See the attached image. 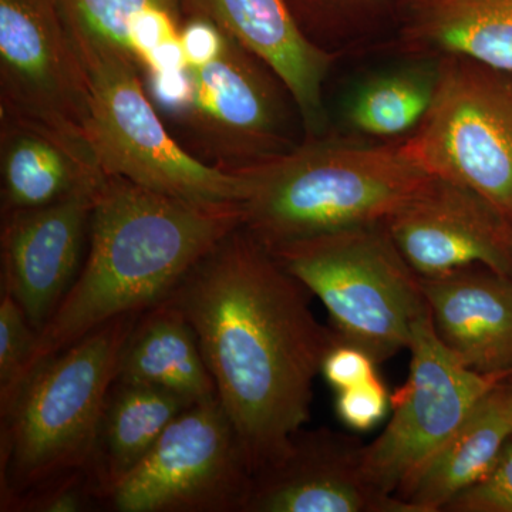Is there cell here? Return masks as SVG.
Returning <instances> with one entry per match:
<instances>
[{"label": "cell", "mask_w": 512, "mask_h": 512, "mask_svg": "<svg viewBox=\"0 0 512 512\" xmlns=\"http://www.w3.org/2000/svg\"><path fill=\"white\" fill-rule=\"evenodd\" d=\"M312 296L241 227L165 299L194 329L254 473L284 456L311 419L313 383L338 342L313 315Z\"/></svg>", "instance_id": "1"}, {"label": "cell", "mask_w": 512, "mask_h": 512, "mask_svg": "<svg viewBox=\"0 0 512 512\" xmlns=\"http://www.w3.org/2000/svg\"><path fill=\"white\" fill-rule=\"evenodd\" d=\"M242 220V205L194 204L106 175L86 262L37 336L28 375L104 323L164 302Z\"/></svg>", "instance_id": "2"}, {"label": "cell", "mask_w": 512, "mask_h": 512, "mask_svg": "<svg viewBox=\"0 0 512 512\" xmlns=\"http://www.w3.org/2000/svg\"><path fill=\"white\" fill-rule=\"evenodd\" d=\"M242 228L269 251L382 224L433 175L402 146L311 141L247 167Z\"/></svg>", "instance_id": "3"}, {"label": "cell", "mask_w": 512, "mask_h": 512, "mask_svg": "<svg viewBox=\"0 0 512 512\" xmlns=\"http://www.w3.org/2000/svg\"><path fill=\"white\" fill-rule=\"evenodd\" d=\"M140 316L110 320L43 360L0 406V510L86 471L121 352Z\"/></svg>", "instance_id": "4"}, {"label": "cell", "mask_w": 512, "mask_h": 512, "mask_svg": "<svg viewBox=\"0 0 512 512\" xmlns=\"http://www.w3.org/2000/svg\"><path fill=\"white\" fill-rule=\"evenodd\" d=\"M271 254L325 305L336 338L377 363L409 350L414 328L429 313L420 276L384 222L293 242Z\"/></svg>", "instance_id": "5"}, {"label": "cell", "mask_w": 512, "mask_h": 512, "mask_svg": "<svg viewBox=\"0 0 512 512\" xmlns=\"http://www.w3.org/2000/svg\"><path fill=\"white\" fill-rule=\"evenodd\" d=\"M72 42L89 87V143L104 175L194 204L242 205L247 175L241 168L201 163L170 136L133 59Z\"/></svg>", "instance_id": "6"}, {"label": "cell", "mask_w": 512, "mask_h": 512, "mask_svg": "<svg viewBox=\"0 0 512 512\" xmlns=\"http://www.w3.org/2000/svg\"><path fill=\"white\" fill-rule=\"evenodd\" d=\"M404 150L433 177L466 185L512 217V80L456 59Z\"/></svg>", "instance_id": "7"}, {"label": "cell", "mask_w": 512, "mask_h": 512, "mask_svg": "<svg viewBox=\"0 0 512 512\" xmlns=\"http://www.w3.org/2000/svg\"><path fill=\"white\" fill-rule=\"evenodd\" d=\"M254 468L218 397L178 414L106 498L117 512H244Z\"/></svg>", "instance_id": "8"}, {"label": "cell", "mask_w": 512, "mask_h": 512, "mask_svg": "<svg viewBox=\"0 0 512 512\" xmlns=\"http://www.w3.org/2000/svg\"><path fill=\"white\" fill-rule=\"evenodd\" d=\"M0 87L2 114L45 128L99 167L86 72L59 0H0Z\"/></svg>", "instance_id": "9"}, {"label": "cell", "mask_w": 512, "mask_h": 512, "mask_svg": "<svg viewBox=\"0 0 512 512\" xmlns=\"http://www.w3.org/2000/svg\"><path fill=\"white\" fill-rule=\"evenodd\" d=\"M409 350V377L390 397L392 419L366 444L363 460L370 483L394 495L453 436L485 394L512 377L483 375L464 366L441 343L430 312L414 328Z\"/></svg>", "instance_id": "10"}, {"label": "cell", "mask_w": 512, "mask_h": 512, "mask_svg": "<svg viewBox=\"0 0 512 512\" xmlns=\"http://www.w3.org/2000/svg\"><path fill=\"white\" fill-rule=\"evenodd\" d=\"M384 225L420 279L468 266L512 279V217L466 185L431 177Z\"/></svg>", "instance_id": "11"}, {"label": "cell", "mask_w": 512, "mask_h": 512, "mask_svg": "<svg viewBox=\"0 0 512 512\" xmlns=\"http://www.w3.org/2000/svg\"><path fill=\"white\" fill-rule=\"evenodd\" d=\"M365 446L326 427L299 430L284 456L255 473L244 512H417L370 483Z\"/></svg>", "instance_id": "12"}, {"label": "cell", "mask_w": 512, "mask_h": 512, "mask_svg": "<svg viewBox=\"0 0 512 512\" xmlns=\"http://www.w3.org/2000/svg\"><path fill=\"white\" fill-rule=\"evenodd\" d=\"M100 185L45 207L2 214V286L37 333L79 272Z\"/></svg>", "instance_id": "13"}, {"label": "cell", "mask_w": 512, "mask_h": 512, "mask_svg": "<svg viewBox=\"0 0 512 512\" xmlns=\"http://www.w3.org/2000/svg\"><path fill=\"white\" fill-rule=\"evenodd\" d=\"M251 53L229 36L224 53L190 69L191 96L185 113L192 130L224 158L261 163L286 151L281 104Z\"/></svg>", "instance_id": "14"}, {"label": "cell", "mask_w": 512, "mask_h": 512, "mask_svg": "<svg viewBox=\"0 0 512 512\" xmlns=\"http://www.w3.org/2000/svg\"><path fill=\"white\" fill-rule=\"evenodd\" d=\"M262 60L284 83L309 136L326 123L323 82L333 57L299 28L286 0H181Z\"/></svg>", "instance_id": "15"}, {"label": "cell", "mask_w": 512, "mask_h": 512, "mask_svg": "<svg viewBox=\"0 0 512 512\" xmlns=\"http://www.w3.org/2000/svg\"><path fill=\"white\" fill-rule=\"evenodd\" d=\"M434 330L468 369L512 376V279L468 266L421 279Z\"/></svg>", "instance_id": "16"}, {"label": "cell", "mask_w": 512, "mask_h": 512, "mask_svg": "<svg viewBox=\"0 0 512 512\" xmlns=\"http://www.w3.org/2000/svg\"><path fill=\"white\" fill-rule=\"evenodd\" d=\"M512 437V377L494 386L466 420L400 488L397 497L417 512L443 511L494 466Z\"/></svg>", "instance_id": "17"}, {"label": "cell", "mask_w": 512, "mask_h": 512, "mask_svg": "<svg viewBox=\"0 0 512 512\" xmlns=\"http://www.w3.org/2000/svg\"><path fill=\"white\" fill-rule=\"evenodd\" d=\"M2 214L30 210L96 188L106 175L45 128L2 114Z\"/></svg>", "instance_id": "18"}, {"label": "cell", "mask_w": 512, "mask_h": 512, "mask_svg": "<svg viewBox=\"0 0 512 512\" xmlns=\"http://www.w3.org/2000/svg\"><path fill=\"white\" fill-rule=\"evenodd\" d=\"M191 404L168 390L114 380L86 468L97 503L106 501L153 450L171 421Z\"/></svg>", "instance_id": "19"}, {"label": "cell", "mask_w": 512, "mask_h": 512, "mask_svg": "<svg viewBox=\"0 0 512 512\" xmlns=\"http://www.w3.org/2000/svg\"><path fill=\"white\" fill-rule=\"evenodd\" d=\"M116 379L168 390L192 403L217 397L194 329L165 301L138 319L121 352Z\"/></svg>", "instance_id": "20"}, {"label": "cell", "mask_w": 512, "mask_h": 512, "mask_svg": "<svg viewBox=\"0 0 512 512\" xmlns=\"http://www.w3.org/2000/svg\"><path fill=\"white\" fill-rule=\"evenodd\" d=\"M410 30L420 45L512 72V0H416Z\"/></svg>", "instance_id": "21"}, {"label": "cell", "mask_w": 512, "mask_h": 512, "mask_svg": "<svg viewBox=\"0 0 512 512\" xmlns=\"http://www.w3.org/2000/svg\"><path fill=\"white\" fill-rule=\"evenodd\" d=\"M439 70L410 69L384 74L356 94L349 120L360 133L393 137L419 127L429 113Z\"/></svg>", "instance_id": "22"}, {"label": "cell", "mask_w": 512, "mask_h": 512, "mask_svg": "<svg viewBox=\"0 0 512 512\" xmlns=\"http://www.w3.org/2000/svg\"><path fill=\"white\" fill-rule=\"evenodd\" d=\"M174 2L181 0H59V6L74 42L106 47L137 63L130 43L134 16L148 6Z\"/></svg>", "instance_id": "23"}, {"label": "cell", "mask_w": 512, "mask_h": 512, "mask_svg": "<svg viewBox=\"0 0 512 512\" xmlns=\"http://www.w3.org/2000/svg\"><path fill=\"white\" fill-rule=\"evenodd\" d=\"M37 336L28 316L8 289L0 293V406L9 402L28 376Z\"/></svg>", "instance_id": "24"}, {"label": "cell", "mask_w": 512, "mask_h": 512, "mask_svg": "<svg viewBox=\"0 0 512 512\" xmlns=\"http://www.w3.org/2000/svg\"><path fill=\"white\" fill-rule=\"evenodd\" d=\"M447 512H512V437L483 478L448 501Z\"/></svg>", "instance_id": "25"}, {"label": "cell", "mask_w": 512, "mask_h": 512, "mask_svg": "<svg viewBox=\"0 0 512 512\" xmlns=\"http://www.w3.org/2000/svg\"><path fill=\"white\" fill-rule=\"evenodd\" d=\"M180 2L158 3L138 12L131 22L130 43L138 66L164 47L180 42Z\"/></svg>", "instance_id": "26"}, {"label": "cell", "mask_w": 512, "mask_h": 512, "mask_svg": "<svg viewBox=\"0 0 512 512\" xmlns=\"http://www.w3.org/2000/svg\"><path fill=\"white\" fill-rule=\"evenodd\" d=\"M93 503L92 485L86 471L70 474L10 501L3 512H79Z\"/></svg>", "instance_id": "27"}, {"label": "cell", "mask_w": 512, "mask_h": 512, "mask_svg": "<svg viewBox=\"0 0 512 512\" xmlns=\"http://www.w3.org/2000/svg\"><path fill=\"white\" fill-rule=\"evenodd\" d=\"M336 393L335 410L339 420L357 431L373 429L383 420L392 404V396L379 376Z\"/></svg>", "instance_id": "28"}, {"label": "cell", "mask_w": 512, "mask_h": 512, "mask_svg": "<svg viewBox=\"0 0 512 512\" xmlns=\"http://www.w3.org/2000/svg\"><path fill=\"white\" fill-rule=\"evenodd\" d=\"M376 365V360L366 350L338 340L323 359L320 373L336 392H340L379 376Z\"/></svg>", "instance_id": "29"}, {"label": "cell", "mask_w": 512, "mask_h": 512, "mask_svg": "<svg viewBox=\"0 0 512 512\" xmlns=\"http://www.w3.org/2000/svg\"><path fill=\"white\" fill-rule=\"evenodd\" d=\"M228 40L227 33L212 20L192 15L180 33L188 69H200L217 60L224 53Z\"/></svg>", "instance_id": "30"}]
</instances>
